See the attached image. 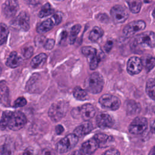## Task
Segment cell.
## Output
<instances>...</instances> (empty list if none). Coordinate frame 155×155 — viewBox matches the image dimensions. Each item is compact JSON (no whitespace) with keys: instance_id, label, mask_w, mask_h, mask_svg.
<instances>
[{"instance_id":"f5cc1de1","label":"cell","mask_w":155,"mask_h":155,"mask_svg":"<svg viewBox=\"0 0 155 155\" xmlns=\"http://www.w3.org/2000/svg\"><path fill=\"white\" fill-rule=\"evenodd\" d=\"M144 1H146V2H147V0H144Z\"/></svg>"},{"instance_id":"836d02e7","label":"cell","mask_w":155,"mask_h":155,"mask_svg":"<svg viewBox=\"0 0 155 155\" xmlns=\"http://www.w3.org/2000/svg\"><path fill=\"white\" fill-rule=\"evenodd\" d=\"M138 104L134 101H129L127 103V111L129 114H134L139 110Z\"/></svg>"},{"instance_id":"ab89813d","label":"cell","mask_w":155,"mask_h":155,"mask_svg":"<svg viewBox=\"0 0 155 155\" xmlns=\"http://www.w3.org/2000/svg\"><path fill=\"white\" fill-rule=\"evenodd\" d=\"M55 41L53 39H48L44 44V47L46 50H51L53 48L54 45Z\"/></svg>"},{"instance_id":"3957f363","label":"cell","mask_w":155,"mask_h":155,"mask_svg":"<svg viewBox=\"0 0 155 155\" xmlns=\"http://www.w3.org/2000/svg\"><path fill=\"white\" fill-rule=\"evenodd\" d=\"M78 137L74 134H70L60 140L56 145V150L60 153H64L71 150L78 143Z\"/></svg>"},{"instance_id":"74e56055","label":"cell","mask_w":155,"mask_h":155,"mask_svg":"<svg viewBox=\"0 0 155 155\" xmlns=\"http://www.w3.org/2000/svg\"><path fill=\"white\" fill-rule=\"evenodd\" d=\"M27 104V101L25 98L24 97H18L14 102V107L18 108V107H22L25 105Z\"/></svg>"},{"instance_id":"d6986e66","label":"cell","mask_w":155,"mask_h":155,"mask_svg":"<svg viewBox=\"0 0 155 155\" xmlns=\"http://www.w3.org/2000/svg\"><path fill=\"white\" fill-rule=\"evenodd\" d=\"M0 103L5 107L10 104L9 90L5 81L0 82Z\"/></svg>"},{"instance_id":"8fae6325","label":"cell","mask_w":155,"mask_h":155,"mask_svg":"<svg viewBox=\"0 0 155 155\" xmlns=\"http://www.w3.org/2000/svg\"><path fill=\"white\" fill-rule=\"evenodd\" d=\"M142 64L139 58L136 56L131 57L127 62V70L131 75H134L139 73L142 69Z\"/></svg>"},{"instance_id":"681fc988","label":"cell","mask_w":155,"mask_h":155,"mask_svg":"<svg viewBox=\"0 0 155 155\" xmlns=\"http://www.w3.org/2000/svg\"><path fill=\"white\" fill-rule=\"evenodd\" d=\"M148 155H155V148L154 147H153L151 150L150 151V153H149V154Z\"/></svg>"},{"instance_id":"2e32d148","label":"cell","mask_w":155,"mask_h":155,"mask_svg":"<svg viewBox=\"0 0 155 155\" xmlns=\"http://www.w3.org/2000/svg\"><path fill=\"white\" fill-rule=\"evenodd\" d=\"M93 138L96 141L98 147L101 148H105L110 146L114 140L112 136L104 133L96 134L94 136Z\"/></svg>"},{"instance_id":"603a6c76","label":"cell","mask_w":155,"mask_h":155,"mask_svg":"<svg viewBox=\"0 0 155 155\" xmlns=\"http://www.w3.org/2000/svg\"><path fill=\"white\" fill-rule=\"evenodd\" d=\"M54 25V24L53 21V20L50 18L48 19L45 20V21L42 22L37 28V31L38 33H40V34H42V33H45L47 31H48L49 30H50L51 29H52L53 28Z\"/></svg>"},{"instance_id":"7402d4cb","label":"cell","mask_w":155,"mask_h":155,"mask_svg":"<svg viewBox=\"0 0 155 155\" xmlns=\"http://www.w3.org/2000/svg\"><path fill=\"white\" fill-rule=\"evenodd\" d=\"M47 58V54L44 53L38 54L37 56L34 57V58H33V59L31 60L30 64L31 67L33 68H36L42 66L46 61Z\"/></svg>"},{"instance_id":"5bb4252c","label":"cell","mask_w":155,"mask_h":155,"mask_svg":"<svg viewBox=\"0 0 155 155\" xmlns=\"http://www.w3.org/2000/svg\"><path fill=\"white\" fill-rule=\"evenodd\" d=\"M98 147L96 141L93 137L82 143L79 152L82 155H91Z\"/></svg>"},{"instance_id":"7dc6e473","label":"cell","mask_w":155,"mask_h":155,"mask_svg":"<svg viewBox=\"0 0 155 155\" xmlns=\"http://www.w3.org/2000/svg\"><path fill=\"white\" fill-rule=\"evenodd\" d=\"M28 4L31 5H36L39 2V0H27Z\"/></svg>"},{"instance_id":"ac0fdd59","label":"cell","mask_w":155,"mask_h":155,"mask_svg":"<svg viewBox=\"0 0 155 155\" xmlns=\"http://www.w3.org/2000/svg\"><path fill=\"white\" fill-rule=\"evenodd\" d=\"M92 130L93 125L91 123L87 120L81 125L78 126L74 130L73 134H74L78 137H81L90 133Z\"/></svg>"},{"instance_id":"ba28073f","label":"cell","mask_w":155,"mask_h":155,"mask_svg":"<svg viewBox=\"0 0 155 155\" xmlns=\"http://www.w3.org/2000/svg\"><path fill=\"white\" fill-rule=\"evenodd\" d=\"M111 15L114 22L120 24L125 22L128 17V12L124 7L120 5H116L111 9Z\"/></svg>"},{"instance_id":"484cf974","label":"cell","mask_w":155,"mask_h":155,"mask_svg":"<svg viewBox=\"0 0 155 155\" xmlns=\"http://www.w3.org/2000/svg\"><path fill=\"white\" fill-rule=\"evenodd\" d=\"M146 92L149 97L152 99H155V82L153 78L149 79L146 85Z\"/></svg>"},{"instance_id":"8d00e7d4","label":"cell","mask_w":155,"mask_h":155,"mask_svg":"<svg viewBox=\"0 0 155 155\" xmlns=\"http://www.w3.org/2000/svg\"><path fill=\"white\" fill-rule=\"evenodd\" d=\"M51 19L53 20L54 25H58L62 21V14L61 12H56L52 16Z\"/></svg>"},{"instance_id":"9c48e42d","label":"cell","mask_w":155,"mask_h":155,"mask_svg":"<svg viewBox=\"0 0 155 155\" xmlns=\"http://www.w3.org/2000/svg\"><path fill=\"white\" fill-rule=\"evenodd\" d=\"M146 27V24L143 21H134L126 25L123 30L126 37H130L136 33L143 30Z\"/></svg>"},{"instance_id":"c3c4849f","label":"cell","mask_w":155,"mask_h":155,"mask_svg":"<svg viewBox=\"0 0 155 155\" xmlns=\"http://www.w3.org/2000/svg\"><path fill=\"white\" fill-rule=\"evenodd\" d=\"M69 155H82V154L79 152V150H75L73 151L71 153H70Z\"/></svg>"},{"instance_id":"f6af8a7d","label":"cell","mask_w":155,"mask_h":155,"mask_svg":"<svg viewBox=\"0 0 155 155\" xmlns=\"http://www.w3.org/2000/svg\"><path fill=\"white\" fill-rule=\"evenodd\" d=\"M55 131H56V133L57 134H61L64 131V127L62 125H58L56 127Z\"/></svg>"},{"instance_id":"8992f818","label":"cell","mask_w":155,"mask_h":155,"mask_svg":"<svg viewBox=\"0 0 155 155\" xmlns=\"http://www.w3.org/2000/svg\"><path fill=\"white\" fill-rule=\"evenodd\" d=\"M99 102L101 106L110 110H117L120 105V99L112 94H104L99 99Z\"/></svg>"},{"instance_id":"7c38bea8","label":"cell","mask_w":155,"mask_h":155,"mask_svg":"<svg viewBox=\"0 0 155 155\" xmlns=\"http://www.w3.org/2000/svg\"><path fill=\"white\" fill-rule=\"evenodd\" d=\"M96 124L99 128L105 129L112 127L114 124V120L108 113H101L96 117Z\"/></svg>"},{"instance_id":"7bdbcfd3","label":"cell","mask_w":155,"mask_h":155,"mask_svg":"<svg viewBox=\"0 0 155 155\" xmlns=\"http://www.w3.org/2000/svg\"><path fill=\"white\" fill-rule=\"evenodd\" d=\"M40 155H56V154L52 150L49 148H45L41 151Z\"/></svg>"},{"instance_id":"277c9868","label":"cell","mask_w":155,"mask_h":155,"mask_svg":"<svg viewBox=\"0 0 155 155\" xmlns=\"http://www.w3.org/2000/svg\"><path fill=\"white\" fill-rule=\"evenodd\" d=\"M26 122L27 118L25 114L21 111H16L12 112L7 127L11 130L18 131L22 128Z\"/></svg>"},{"instance_id":"f35d334b","label":"cell","mask_w":155,"mask_h":155,"mask_svg":"<svg viewBox=\"0 0 155 155\" xmlns=\"http://www.w3.org/2000/svg\"><path fill=\"white\" fill-rule=\"evenodd\" d=\"M22 53H23V56H24V58L28 59L29 58H30L33 53V48L32 47H28L27 48H25L23 49L22 51Z\"/></svg>"},{"instance_id":"f546056e","label":"cell","mask_w":155,"mask_h":155,"mask_svg":"<svg viewBox=\"0 0 155 155\" xmlns=\"http://www.w3.org/2000/svg\"><path fill=\"white\" fill-rule=\"evenodd\" d=\"M8 32L7 26L5 24L0 23V45H2L6 42Z\"/></svg>"},{"instance_id":"ffe728a7","label":"cell","mask_w":155,"mask_h":155,"mask_svg":"<svg viewBox=\"0 0 155 155\" xmlns=\"http://www.w3.org/2000/svg\"><path fill=\"white\" fill-rule=\"evenodd\" d=\"M14 150V143L10 139H6L0 145V155H13Z\"/></svg>"},{"instance_id":"4fadbf2b","label":"cell","mask_w":155,"mask_h":155,"mask_svg":"<svg viewBox=\"0 0 155 155\" xmlns=\"http://www.w3.org/2000/svg\"><path fill=\"white\" fill-rule=\"evenodd\" d=\"M13 25L22 29L24 31H28L30 28L29 16L25 12H22L13 21Z\"/></svg>"},{"instance_id":"ee69618b","label":"cell","mask_w":155,"mask_h":155,"mask_svg":"<svg viewBox=\"0 0 155 155\" xmlns=\"http://www.w3.org/2000/svg\"><path fill=\"white\" fill-rule=\"evenodd\" d=\"M97 19L102 22H107L108 21V18L105 14H101L97 16Z\"/></svg>"},{"instance_id":"e0dca14e","label":"cell","mask_w":155,"mask_h":155,"mask_svg":"<svg viewBox=\"0 0 155 155\" xmlns=\"http://www.w3.org/2000/svg\"><path fill=\"white\" fill-rule=\"evenodd\" d=\"M41 81L40 74L38 73L33 74L26 84V90L30 93L35 92L37 89H39V84H41Z\"/></svg>"},{"instance_id":"4dcf8cb0","label":"cell","mask_w":155,"mask_h":155,"mask_svg":"<svg viewBox=\"0 0 155 155\" xmlns=\"http://www.w3.org/2000/svg\"><path fill=\"white\" fill-rule=\"evenodd\" d=\"M54 12L53 8L51 7L49 3H46L41 9L39 12L38 16L39 18H44L53 14Z\"/></svg>"},{"instance_id":"e575fe53","label":"cell","mask_w":155,"mask_h":155,"mask_svg":"<svg viewBox=\"0 0 155 155\" xmlns=\"http://www.w3.org/2000/svg\"><path fill=\"white\" fill-rule=\"evenodd\" d=\"M100 58L96 54L95 56L90 59V68L91 70H95L99 63Z\"/></svg>"},{"instance_id":"6da1fadb","label":"cell","mask_w":155,"mask_h":155,"mask_svg":"<svg viewBox=\"0 0 155 155\" xmlns=\"http://www.w3.org/2000/svg\"><path fill=\"white\" fill-rule=\"evenodd\" d=\"M104 85L103 76L97 72L91 74L85 81L84 86L85 89L91 93L97 94L100 93Z\"/></svg>"},{"instance_id":"83f0119b","label":"cell","mask_w":155,"mask_h":155,"mask_svg":"<svg viewBox=\"0 0 155 155\" xmlns=\"http://www.w3.org/2000/svg\"><path fill=\"white\" fill-rule=\"evenodd\" d=\"M130 11L133 13H138L142 6L140 0H128L127 1Z\"/></svg>"},{"instance_id":"d4e9b609","label":"cell","mask_w":155,"mask_h":155,"mask_svg":"<svg viewBox=\"0 0 155 155\" xmlns=\"http://www.w3.org/2000/svg\"><path fill=\"white\" fill-rule=\"evenodd\" d=\"M104 34L103 30L99 27L95 26L93 28L89 35V39L91 41L96 42L101 38Z\"/></svg>"},{"instance_id":"d6a6232c","label":"cell","mask_w":155,"mask_h":155,"mask_svg":"<svg viewBox=\"0 0 155 155\" xmlns=\"http://www.w3.org/2000/svg\"><path fill=\"white\" fill-rule=\"evenodd\" d=\"M82 53L87 57L89 58V59H91L94 56L97 54L96 50L90 46H85L82 47Z\"/></svg>"},{"instance_id":"816d5d0a","label":"cell","mask_w":155,"mask_h":155,"mask_svg":"<svg viewBox=\"0 0 155 155\" xmlns=\"http://www.w3.org/2000/svg\"><path fill=\"white\" fill-rule=\"evenodd\" d=\"M55 1H63V0H55Z\"/></svg>"},{"instance_id":"7a4b0ae2","label":"cell","mask_w":155,"mask_h":155,"mask_svg":"<svg viewBox=\"0 0 155 155\" xmlns=\"http://www.w3.org/2000/svg\"><path fill=\"white\" fill-rule=\"evenodd\" d=\"M68 106V103L65 101H59L53 103L48 111L49 117L54 122L60 120L65 116Z\"/></svg>"},{"instance_id":"44dd1931","label":"cell","mask_w":155,"mask_h":155,"mask_svg":"<svg viewBox=\"0 0 155 155\" xmlns=\"http://www.w3.org/2000/svg\"><path fill=\"white\" fill-rule=\"evenodd\" d=\"M22 62V59L21 57L18 54V53L13 51L12 52L8 57L6 61V65L10 68H14L19 66Z\"/></svg>"},{"instance_id":"f1b7e54d","label":"cell","mask_w":155,"mask_h":155,"mask_svg":"<svg viewBox=\"0 0 155 155\" xmlns=\"http://www.w3.org/2000/svg\"><path fill=\"white\" fill-rule=\"evenodd\" d=\"M12 113V111L8 110H6L3 112L1 119L0 120V128L1 130H4L7 127Z\"/></svg>"},{"instance_id":"cb8c5ba5","label":"cell","mask_w":155,"mask_h":155,"mask_svg":"<svg viewBox=\"0 0 155 155\" xmlns=\"http://www.w3.org/2000/svg\"><path fill=\"white\" fill-rule=\"evenodd\" d=\"M140 60L142 62V66L145 67V70L147 71H150L154 68V64H155V60L154 57L152 56L151 55L148 54L146 56H143L140 59Z\"/></svg>"},{"instance_id":"d590c367","label":"cell","mask_w":155,"mask_h":155,"mask_svg":"<svg viewBox=\"0 0 155 155\" xmlns=\"http://www.w3.org/2000/svg\"><path fill=\"white\" fill-rule=\"evenodd\" d=\"M23 155H39V152L36 148L30 146L24 150Z\"/></svg>"},{"instance_id":"bcb514c9","label":"cell","mask_w":155,"mask_h":155,"mask_svg":"<svg viewBox=\"0 0 155 155\" xmlns=\"http://www.w3.org/2000/svg\"><path fill=\"white\" fill-rule=\"evenodd\" d=\"M67 37V32L66 31H63L61 33V41L65 40Z\"/></svg>"},{"instance_id":"5b68a950","label":"cell","mask_w":155,"mask_h":155,"mask_svg":"<svg viewBox=\"0 0 155 155\" xmlns=\"http://www.w3.org/2000/svg\"><path fill=\"white\" fill-rule=\"evenodd\" d=\"M134 44L140 45L141 47H154L155 37L154 33L152 31H148L137 35L134 39Z\"/></svg>"},{"instance_id":"9a60e30c","label":"cell","mask_w":155,"mask_h":155,"mask_svg":"<svg viewBox=\"0 0 155 155\" xmlns=\"http://www.w3.org/2000/svg\"><path fill=\"white\" fill-rule=\"evenodd\" d=\"M79 114L85 121L93 118L95 114L96 111L94 107L90 104H86L78 108Z\"/></svg>"},{"instance_id":"30bf717a","label":"cell","mask_w":155,"mask_h":155,"mask_svg":"<svg viewBox=\"0 0 155 155\" xmlns=\"http://www.w3.org/2000/svg\"><path fill=\"white\" fill-rule=\"evenodd\" d=\"M19 9L18 0H6L2 4V12L7 18H10L15 16Z\"/></svg>"},{"instance_id":"1f68e13d","label":"cell","mask_w":155,"mask_h":155,"mask_svg":"<svg viewBox=\"0 0 155 155\" xmlns=\"http://www.w3.org/2000/svg\"><path fill=\"white\" fill-rule=\"evenodd\" d=\"M81 26L80 24H76L74 26H73V27L71 28L70 30V35L69 38L70 44H73L75 42L77 36L81 30Z\"/></svg>"},{"instance_id":"4316f807","label":"cell","mask_w":155,"mask_h":155,"mask_svg":"<svg viewBox=\"0 0 155 155\" xmlns=\"http://www.w3.org/2000/svg\"><path fill=\"white\" fill-rule=\"evenodd\" d=\"M73 96L76 99L80 101H84L88 97L87 91L80 87H76L74 88Z\"/></svg>"},{"instance_id":"f907efd6","label":"cell","mask_w":155,"mask_h":155,"mask_svg":"<svg viewBox=\"0 0 155 155\" xmlns=\"http://www.w3.org/2000/svg\"><path fill=\"white\" fill-rule=\"evenodd\" d=\"M1 72H2V69H1V68L0 67V74H1Z\"/></svg>"},{"instance_id":"52a82bcc","label":"cell","mask_w":155,"mask_h":155,"mask_svg":"<svg viewBox=\"0 0 155 155\" xmlns=\"http://www.w3.org/2000/svg\"><path fill=\"white\" fill-rule=\"evenodd\" d=\"M147 126L148 121L145 117H136L130 123L128 127V130L131 134H139L145 131Z\"/></svg>"},{"instance_id":"60d3db41","label":"cell","mask_w":155,"mask_h":155,"mask_svg":"<svg viewBox=\"0 0 155 155\" xmlns=\"http://www.w3.org/2000/svg\"><path fill=\"white\" fill-rule=\"evenodd\" d=\"M102 155H120V154L117 150L111 148L106 151Z\"/></svg>"},{"instance_id":"b9f144b4","label":"cell","mask_w":155,"mask_h":155,"mask_svg":"<svg viewBox=\"0 0 155 155\" xmlns=\"http://www.w3.org/2000/svg\"><path fill=\"white\" fill-rule=\"evenodd\" d=\"M113 42L111 40H108L107 41V42L105 43V45H104V49L105 50L106 52L108 53L110 52V51L111 50L112 48V47H113Z\"/></svg>"}]
</instances>
